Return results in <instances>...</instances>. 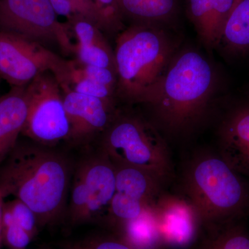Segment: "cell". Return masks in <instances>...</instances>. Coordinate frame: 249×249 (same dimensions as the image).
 <instances>
[{
  "label": "cell",
  "instance_id": "7c38bea8",
  "mask_svg": "<svg viewBox=\"0 0 249 249\" xmlns=\"http://www.w3.org/2000/svg\"><path fill=\"white\" fill-rule=\"evenodd\" d=\"M66 23L71 35L76 39L73 48L75 60L85 65L109 69L116 73L114 52L103 31L81 16L69 18Z\"/></svg>",
  "mask_w": 249,
  "mask_h": 249
},
{
  "label": "cell",
  "instance_id": "5bb4252c",
  "mask_svg": "<svg viewBox=\"0 0 249 249\" xmlns=\"http://www.w3.org/2000/svg\"><path fill=\"white\" fill-rule=\"evenodd\" d=\"M237 0H188V16L203 44L216 48Z\"/></svg>",
  "mask_w": 249,
  "mask_h": 249
},
{
  "label": "cell",
  "instance_id": "277c9868",
  "mask_svg": "<svg viewBox=\"0 0 249 249\" xmlns=\"http://www.w3.org/2000/svg\"><path fill=\"white\" fill-rule=\"evenodd\" d=\"M183 189L206 229L249 216V184L218 153L203 152L192 159Z\"/></svg>",
  "mask_w": 249,
  "mask_h": 249
},
{
  "label": "cell",
  "instance_id": "8992f818",
  "mask_svg": "<svg viewBox=\"0 0 249 249\" xmlns=\"http://www.w3.org/2000/svg\"><path fill=\"white\" fill-rule=\"evenodd\" d=\"M28 109L22 134L33 142L52 146L68 140L70 124L58 80L52 72L36 77L26 86Z\"/></svg>",
  "mask_w": 249,
  "mask_h": 249
},
{
  "label": "cell",
  "instance_id": "30bf717a",
  "mask_svg": "<svg viewBox=\"0 0 249 249\" xmlns=\"http://www.w3.org/2000/svg\"><path fill=\"white\" fill-rule=\"evenodd\" d=\"M60 85L70 124L68 140L88 142L103 134L114 119L116 107L100 98L76 92L68 85Z\"/></svg>",
  "mask_w": 249,
  "mask_h": 249
},
{
  "label": "cell",
  "instance_id": "9a60e30c",
  "mask_svg": "<svg viewBox=\"0 0 249 249\" xmlns=\"http://www.w3.org/2000/svg\"><path fill=\"white\" fill-rule=\"evenodd\" d=\"M25 87H12L0 97V164L17 145L27 119Z\"/></svg>",
  "mask_w": 249,
  "mask_h": 249
},
{
  "label": "cell",
  "instance_id": "9c48e42d",
  "mask_svg": "<svg viewBox=\"0 0 249 249\" xmlns=\"http://www.w3.org/2000/svg\"><path fill=\"white\" fill-rule=\"evenodd\" d=\"M153 211L163 247H189L202 227L196 208L185 196L163 191L153 204Z\"/></svg>",
  "mask_w": 249,
  "mask_h": 249
},
{
  "label": "cell",
  "instance_id": "4316f807",
  "mask_svg": "<svg viewBox=\"0 0 249 249\" xmlns=\"http://www.w3.org/2000/svg\"><path fill=\"white\" fill-rule=\"evenodd\" d=\"M102 15L108 34L124 30V19L118 6L117 0H94Z\"/></svg>",
  "mask_w": 249,
  "mask_h": 249
},
{
  "label": "cell",
  "instance_id": "ba28073f",
  "mask_svg": "<svg viewBox=\"0 0 249 249\" xmlns=\"http://www.w3.org/2000/svg\"><path fill=\"white\" fill-rule=\"evenodd\" d=\"M0 31L45 46L55 44L66 55L73 54L71 33L58 20L50 0H0Z\"/></svg>",
  "mask_w": 249,
  "mask_h": 249
},
{
  "label": "cell",
  "instance_id": "484cf974",
  "mask_svg": "<svg viewBox=\"0 0 249 249\" xmlns=\"http://www.w3.org/2000/svg\"><path fill=\"white\" fill-rule=\"evenodd\" d=\"M5 206L10 210L18 225L29 232L33 237H35L39 226L34 211L27 205L16 198L14 200L5 203Z\"/></svg>",
  "mask_w": 249,
  "mask_h": 249
},
{
  "label": "cell",
  "instance_id": "7a4b0ae2",
  "mask_svg": "<svg viewBox=\"0 0 249 249\" xmlns=\"http://www.w3.org/2000/svg\"><path fill=\"white\" fill-rule=\"evenodd\" d=\"M215 86L213 68L194 49L174 55L147 106L157 125L173 135L193 128L204 116Z\"/></svg>",
  "mask_w": 249,
  "mask_h": 249
},
{
  "label": "cell",
  "instance_id": "e0dca14e",
  "mask_svg": "<svg viewBox=\"0 0 249 249\" xmlns=\"http://www.w3.org/2000/svg\"><path fill=\"white\" fill-rule=\"evenodd\" d=\"M121 16L131 25L163 27L176 14V0H117Z\"/></svg>",
  "mask_w": 249,
  "mask_h": 249
},
{
  "label": "cell",
  "instance_id": "8fae6325",
  "mask_svg": "<svg viewBox=\"0 0 249 249\" xmlns=\"http://www.w3.org/2000/svg\"><path fill=\"white\" fill-rule=\"evenodd\" d=\"M218 154L249 180V106L237 108L228 114L219 127Z\"/></svg>",
  "mask_w": 249,
  "mask_h": 249
},
{
  "label": "cell",
  "instance_id": "3957f363",
  "mask_svg": "<svg viewBox=\"0 0 249 249\" xmlns=\"http://www.w3.org/2000/svg\"><path fill=\"white\" fill-rule=\"evenodd\" d=\"M178 45L163 27L133 24L118 34L114 49L116 98L147 105L163 79Z\"/></svg>",
  "mask_w": 249,
  "mask_h": 249
},
{
  "label": "cell",
  "instance_id": "d4e9b609",
  "mask_svg": "<svg viewBox=\"0 0 249 249\" xmlns=\"http://www.w3.org/2000/svg\"><path fill=\"white\" fill-rule=\"evenodd\" d=\"M73 69L80 76L99 84L106 85L116 91L117 75L115 71L105 67L85 65L76 60H73Z\"/></svg>",
  "mask_w": 249,
  "mask_h": 249
},
{
  "label": "cell",
  "instance_id": "44dd1931",
  "mask_svg": "<svg viewBox=\"0 0 249 249\" xmlns=\"http://www.w3.org/2000/svg\"><path fill=\"white\" fill-rule=\"evenodd\" d=\"M54 11L67 19L81 16L96 24L103 33H107L102 15L94 0H50Z\"/></svg>",
  "mask_w": 249,
  "mask_h": 249
},
{
  "label": "cell",
  "instance_id": "7402d4cb",
  "mask_svg": "<svg viewBox=\"0 0 249 249\" xmlns=\"http://www.w3.org/2000/svg\"><path fill=\"white\" fill-rule=\"evenodd\" d=\"M89 196L83 174L77 168L72 181L69 214L72 222L82 224L91 220Z\"/></svg>",
  "mask_w": 249,
  "mask_h": 249
},
{
  "label": "cell",
  "instance_id": "cb8c5ba5",
  "mask_svg": "<svg viewBox=\"0 0 249 249\" xmlns=\"http://www.w3.org/2000/svg\"><path fill=\"white\" fill-rule=\"evenodd\" d=\"M32 237L15 221L14 215L5 206L2 215L1 239L9 249H26Z\"/></svg>",
  "mask_w": 249,
  "mask_h": 249
},
{
  "label": "cell",
  "instance_id": "ffe728a7",
  "mask_svg": "<svg viewBox=\"0 0 249 249\" xmlns=\"http://www.w3.org/2000/svg\"><path fill=\"white\" fill-rule=\"evenodd\" d=\"M207 229L209 233L196 249H249V233L241 221Z\"/></svg>",
  "mask_w": 249,
  "mask_h": 249
},
{
  "label": "cell",
  "instance_id": "5b68a950",
  "mask_svg": "<svg viewBox=\"0 0 249 249\" xmlns=\"http://www.w3.org/2000/svg\"><path fill=\"white\" fill-rule=\"evenodd\" d=\"M101 152L114 165L145 170L164 184L173 178L166 142L155 124L137 114L116 111L102 134Z\"/></svg>",
  "mask_w": 249,
  "mask_h": 249
},
{
  "label": "cell",
  "instance_id": "83f0119b",
  "mask_svg": "<svg viewBox=\"0 0 249 249\" xmlns=\"http://www.w3.org/2000/svg\"><path fill=\"white\" fill-rule=\"evenodd\" d=\"M83 247L85 249H133L120 238L114 237L96 239Z\"/></svg>",
  "mask_w": 249,
  "mask_h": 249
},
{
  "label": "cell",
  "instance_id": "6da1fadb",
  "mask_svg": "<svg viewBox=\"0 0 249 249\" xmlns=\"http://www.w3.org/2000/svg\"><path fill=\"white\" fill-rule=\"evenodd\" d=\"M71 179L63 154L37 143L18 144L0 164V191L27 205L39 227L53 224L66 211Z\"/></svg>",
  "mask_w": 249,
  "mask_h": 249
},
{
  "label": "cell",
  "instance_id": "52a82bcc",
  "mask_svg": "<svg viewBox=\"0 0 249 249\" xmlns=\"http://www.w3.org/2000/svg\"><path fill=\"white\" fill-rule=\"evenodd\" d=\"M71 60L27 37L0 31V77L12 87H25L36 77L52 72L59 83L66 80Z\"/></svg>",
  "mask_w": 249,
  "mask_h": 249
},
{
  "label": "cell",
  "instance_id": "4fadbf2b",
  "mask_svg": "<svg viewBox=\"0 0 249 249\" xmlns=\"http://www.w3.org/2000/svg\"><path fill=\"white\" fill-rule=\"evenodd\" d=\"M83 174L89 196L91 220L107 213L115 195V166L102 152L99 155L87 159L78 165Z\"/></svg>",
  "mask_w": 249,
  "mask_h": 249
},
{
  "label": "cell",
  "instance_id": "2e32d148",
  "mask_svg": "<svg viewBox=\"0 0 249 249\" xmlns=\"http://www.w3.org/2000/svg\"><path fill=\"white\" fill-rule=\"evenodd\" d=\"M114 166L116 193L126 195L147 205L155 204L163 191L164 183L145 170L126 165Z\"/></svg>",
  "mask_w": 249,
  "mask_h": 249
},
{
  "label": "cell",
  "instance_id": "603a6c76",
  "mask_svg": "<svg viewBox=\"0 0 249 249\" xmlns=\"http://www.w3.org/2000/svg\"><path fill=\"white\" fill-rule=\"evenodd\" d=\"M152 206L116 192L111 199L107 214L111 222L119 225L138 217Z\"/></svg>",
  "mask_w": 249,
  "mask_h": 249
},
{
  "label": "cell",
  "instance_id": "f1b7e54d",
  "mask_svg": "<svg viewBox=\"0 0 249 249\" xmlns=\"http://www.w3.org/2000/svg\"><path fill=\"white\" fill-rule=\"evenodd\" d=\"M4 196L0 191V245H1V242H2V239H1V231H2V215L3 211H4Z\"/></svg>",
  "mask_w": 249,
  "mask_h": 249
},
{
  "label": "cell",
  "instance_id": "ac0fdd59",
  "mask_svg": "<svg viewBox=\"0 0 249 249\" xmlns=\"http://www.w3.org/2000/svg\"><path fill=\"white\" fill-rule=\"evenodd\" d=\"M119 238L133 249H161L153 205L138 217L119 224Z\"/></svg>",
  "mask_w": 249,
  "mask_h": 249
},
{
  "label": "cell",
  "instance_id": "f546056e",
  "mask_svg": "<svg viewBox=\"0 0 249 249\" xmlns=\"http://www.w3.org/2000/svg\"><path fill=\"white\" fill-rule=\"evenodd\" d=\"M72 249H85L84 247L82 246V247H75V248Z\"/></svg>",
  "mask_w": 249,
  "mask_h": 249
},
{
  "label": "cell",
  "instance_id": "d6986e66",
  "mask_svg": "<svg viewBox=\"0 0 249 249\" xmlns=\"http://www.w3.org/2000/svg\"><path fill=\"white\" fill-rule=\"evenodd\" d=\"M217 47L236 53L249 50V0H237L224 24Z\"/></svg>",
  "mask_w": 249,
  "mask_h": 249
}]
</instances>
